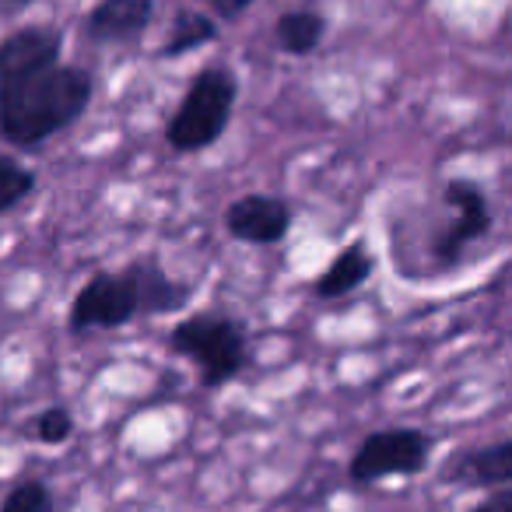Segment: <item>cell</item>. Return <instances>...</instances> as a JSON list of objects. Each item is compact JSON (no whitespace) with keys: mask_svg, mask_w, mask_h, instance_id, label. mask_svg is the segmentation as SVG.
I'll return each mask as SVG.
<instances>
[{"mask_svg":"<svg viewBox=\"0 0 512 512\" xmlns=\"http://www.w3.org/2000/svg\"><path fill=\"white\" fill-rule=\"evenodd\" d=\"M22 4H29V0H0V8H22Z\"/></svg>","mask_w":512,"mask_h":512,"instance_id":"ffe728a7","label":"cell"},{"mask_svg":"<svg viewBox=\"0 0 512 512\" xmlns=\"http://www.w3.org/2000/svg\"><path fill=\"white\" fill-rule=\"evenodd\" d=\"M60 57V36L53 29H22L0 43V85L53 67Z\"/></svg>","mask_w":512,"mask_h":512,"instance_id":"ba28073f","label":"cell"},{"mask_svg":"<svg viewBox=\"0 0 512 512\" xmlns=\"http://www.w3.org/2000/svg\"><path fill=\"white\" fill-rule=\"evenodd\" d=\"M169 341L172 351L197 365L204 386L228 383L246 365V334L228 316H190L172 330Z\"/></svg>","mask_w":512,"mask_h":512,"instance_id":"7a4b0ae2","label":"cell"},{"mask_svg":"<svg viewBox=\"0 0 512 512\" xmlns=\"http://www.w3.org/2000/svg\"><path fill=\"white\" fill-rule=\"evenodd\" d=\"M204 4L211 11H218L221 18H235V15H242V11H246L253 0H204Z\"/></svg>","mask_w":512,"mask_h":512,"instance_id":"d6986e66","label":"cell"},{"mask_svg":"<svg viewBox=\"0 0 512 512\" xmlns=\"http://www.w3.org/2000/svg\"><path fill=\"white\" fill-rule=\"evenodd\" d=\"M428 463V435L411 432V428H390L376 432L358 446L351 460V477L358 484L383 481L393 474H418Z\"/></svg>","mask_w":512,"mask_h":512,"instance_id":"5b68a950","label":"cell"},{"mask_svg":"<svg viewBox=\"0 0 512 512\" xmlns=\"http://www.w3.org/2000/svg\"><path fill=\"white\" fill-rule=\"evenodd\" d=\"M130 274H134L137 292H141V313H172L190 299V288L183 281H172L155 260L134 264Z\"/></svg>","mask_w":512,"mask_h":512,"instance_id":"30bf717a","label":"cell"},{"mask_svg":"<svg viewBox=\"0 0 512 512\" xmlns=\"http://www.w3.org/2000/svg\"><path fill=\"white\" fill-rule=\"evenodd\" d=\"M225 225L235 239L256 242V246H267V242H278L288 235L292 225V211H288L285 200L264 197V193H249V197L235 200L225 211Z\"/></svg>","mask_w":512,"mask_h":512,"instance_id":"52a82bcc","label":"cell"},{"mask_svg":"<svg viewBox=\"0 0 512 512\" xmlns=\"http://www.w3.org/2000/svg\"><path fill=\"white\" fill-rule=\"evenodd\" d=\"M218 36L214 32V22L207 15H197V11H183V15L176 18V29H172V39L165 43V57H176V53H190L197 50V46L211 43V39Z\"/></svg>","mask_w":512,"mask_h":512,"instance_id":"5bb4252c","label":"cell"},{"mask_svg":"<svg viewBox=\"0 0 512 512\" xmlns=\"http://www.w3.org/2000/svg\"><path fill=\"white\" fill-rule=\"evenodd\" d=\"M36 186V176H32L25 165H18L15 158L0 155V211H11L18 200H25Z\"/></svg>","mask_w":512,"mask_h":512,"instance_id":"9a60e30c","label":"cell"},{"mask_svg":"<svg viewBox=\"0 0 512 512\" xmlns=\"http://www.w3.org/2000/svg\"><path fill=\"white\" fill-rule=\"evenodd\" d=\"M474 512H512V488H502L495 495H488Z\"/></svg>","mask_w":512,"mask_h":512,"instance_id":"ac0fdd59","label":"cell"},{"mask_svg":"<svg viewBox=\"0 0 512 512\" xmlns=\"http://www.w3.org/2000/svg\"><path fill=\"white\" fill-rule=\"evenodd\" d=\"M369 274H372L369 253H365V246H358L355 242V246L341 249V253L334 256V264L320 274V281H316V295H320V299H341V295L355 292Z\"/></svg>","mask_w":512,"mask_h":512,"instance_id":"8fae6325","label":"cell"},{"mask_svg":"<svg viewBox=\"0 0 512 512\" xmlns=\"http://www.w3.org/2000/svg\"><path fill=\"white\" fill-rule=\"evenodd\" d=\"M155 4L151 0H102L99 8L88 15V36L99 43H123L144 32L151 22Z\"/></svg>","mask_w":512,"mask_h":512,"instance_id":"9c48e42d","label":"cell"},{"mask_svg":"<svg viewBox=\"0 0 512 512\" xmlns=\"http://www.w3.org/2000/svg\"><path fill=\"white\" fill-rule=\"evenodd\" d=\"M92 102V78L78 67H43L0 85V130L15 144H39L71 127Z\"/></svg>","mask_w":512,"mask_h":512,"instance_id":"6da1fadb","label":"cell"},{"mask_svg":"<svg viewBox=\"0 0 512 512\" xmlns=\"http://www.w3.org/2000/svg\"><path fill=\"white\" fill-rule=\"evenodd\" d=\"M456 477L463 484H484V488H495V484L512 481V439L495 442L488 449H474L470 456H463Z\"/></svg>","mask_w":512,"mask_h":512,"instance_id":"7c38bea8","label":"cell"},{"mask_svg":"<svg viewBox=\"0 0 512 512\" xmlns=\"http://www.w3.org/2000/svg\"><path fill=\"white\" fill-rule=\"evenodd\" d=\"M0 512H53V498H50V491H46V484L25 481L4 498Z\"/></svg>","mask_w":512,"mask_h":512,"instance_id":"2e32d148","label":"cell"},{"mask_svg":"<svg viewBox=\"0 0 512 512\" xmlns=\"http://www.w3.org/2000/svg\"><path fill=\"white\" fill-rule=\"evenodd\" d=\"M74 432V418L67 407H50V411H43L36 418V439L46 442V446H60V442H67Z\"/></svg>","mask_w":512,"mask_h":512,"instance_id":"e0dca14e","label":"cell"},{"mask_svg":"<svg viewBox=\"0 0 512 512\" xmlns=\"http://www.w3.org/2000/svg\"><path fill=\"white\" fill-rule=\"evenodd\" d=\"M446 204L456 211V221L446 228V235L435 242V253H439L446 264H453L470 242L481 239L491 228V207H488V200H484V193L477 190L474 183H467V179H453V183L446 186Z\"/></svg>","mask_w":512,"mask_h":512,"instance_id":"8992f818","label":"cell"},{"mask_svg":"<svg viewBox=\"0 0 512 512\" xmlns=\"http://www.w3.org/2000/svg\"><path fill=\"white\" fill-rule=\"evenodd\" d=\"M235 102V81L225 71H200L193 78L186 99L179 102L176 116L169 120V144L176 151H200L221 137L228 127V113Z\"/></svg>","mask_w":512,"mask_h":512,"instance_id":"3957f363","label":"cell"},{"mask_svg":"<svg viewBox=\"0 0 512 512\" xmlns=\"http://www.w3.org/2000/svg\"><path fill=\"white\" fill-rule=\"evenodd\" d=\"M323 39V18L316 11H288V15L278 18V43L285 46L288 53H313Z\"/></svg>","mask_w":512,"mask_h":512,"instance_id":"4fadbf2b","label":"cell"},{"mask_svg":"<svg viewBox=\"0 0 512 512\" xmlns=\"http://www.w3.org/2000/svg\"><path fill=\"white\" fill-rule=\"evenodd\" d=\"M141 313V292L130 271L123 274H95L78 292L71 306V330H106L123 327Z\"/></svg>","mask_w":512,"mask_h":512,"instance_id":"277c9868","label":"cell"}]
</instances>
